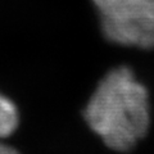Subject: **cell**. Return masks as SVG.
Masks as SVG:
<instances>
[{"mask_svg": "<svg viewBox=\"0 0 154 154\" xmlns=\"http://www.w3.org/2000/svg\"><path fill=\"white\" fill-rule=\"evenodd\" d=\"M84 116L108 148L130 150L145 136L150 125L148 91L131 69L118 67L96 86Z\"/></svg>", "mask_w": 154, "mask_h": 154, "instance_id": "cell-1", "label": "cell"}, {"mask_svg": "<svg viewBox=\"0 0 154 154\" xmlns=\"http://www.w3.org/2000/svg\"><path fill=\"white\" fill-rule=\"evenodd\" d=\"M104 36L121 46L154 48V0H93Z\"/></svg>", "mask_w": 154, "mask_h": 154, "instance_id": "cell-2", "label": "cell"}, {"mask_svg": "<svg viewBox=\"0 0 154 154\" xmlns=\"http://www.w3.org/2000/svg\"><path fill=\"white\" fill-rule=\"evenodd\" d=\"M18 109L7 96L0 94V139L12 135L18 126Z\"/></svg>", "mask_w": 154, "mask_h": 154, "instance_id": "cell-3", "label": "cell"}, {"mask_svg": "<svg viewBox=\"0 0 154 154\" xmlns=\"http://www.w3.org/2000/svg\"><path fill=\"white\" fill-rule=\"evenodd\" d=\"M0 154H19L16 149L0 141Z\"/></svg>", "mask_w": 154, "mask_h": 154, "instance_id": "cell-4", "label": "cell"}]
</instances>
